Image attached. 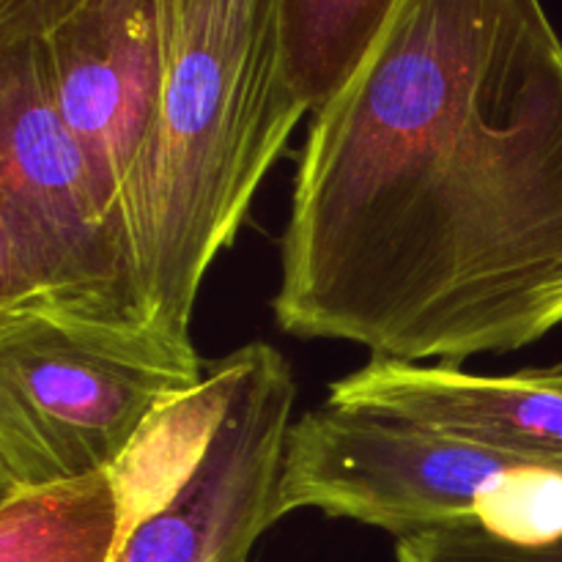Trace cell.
Returning a JSON list of instances; mask_svg holds the SVG:
<instances>
[{"label":"cell","mask_w":562,"mask_h":562,"mask_svg":"<svg viewBox=\"0 0 562 562\" xmlns=\"http://www.w3.org/2000/svg\"><path fill=\"white\" fill-rule=\"evenodd\" d=\"M280 333L464 366L562 327V36L543 0H401L296 157Z\"/></svg>","instance_id":"obj_1"},{"label":"cell","mask_w":562,"mask_h":562,"mask_svg":"<svg viewBox=\"0 0 562 562\" xmlns=\"http://www.w3.org/2000/svg\"><path fill=\"white\" fill-rule=\"evenodd\" d=\"M157 14L162 91L126 223L157 327L192 340L203 280L305 108L283 77L278 0H157Z\"/></svg>","instance_id":"obj_2"},{"label":"cell","mask_w":562,"mask_h":562,"mask_svg":"<svg viewBox=\"0 0 562 562\" xmlns=\"http://www.w3.org/2000/svg\"><path fill=\"white\" fill-rule=\"evenodd\" d=\"M0 316L159 329L135 247L99 209L33 33H0Z\"/></svg>","instance_id":"obj_3"},{"label":"cell","mask_w":562,"mask_h":562,"mask_svg":"<svg viewBox=\"0 0 562 562\" xmlns=\"http://www.w3.org/2000/svg\"><path fill=\"white\" fill-rule=\"evenodd\" d=\"M318 510L395 538L477 530L514 543L562 541V459L456 442L324 404L291 426L280 516Z\"/></svg>","instance_id":"obj_4"},{"label":"cell","mask_w":562,"mask_h":562,"mask_svg":"<svg viewBox=\"0 0 562 562\" xmlns=\"http://www.w3.org/2000/svg\"><path fill=\"white\" fill-rule=\"evenodd\" d=\"M206 368L162 329L0 316V497L115 470Z\"/></svg>","instance_id":"obj_5"},{"label":"cell","mask_w":562,"mask_h":562,"mask_svg":"<svg viewBox=\"0 0 562 562\" xmlns=\"http://www.w3.org/2000/svg\"><path fill=\"white\" fill-rule=\"evenodd\" d=\"M223 395L203 448L168 499L126 532L113 562H250L280 521L296 384L285 357L247 344L220 360Z\"/></svg>","instance_id":"obj_6"},{"label":"cell","mask_w":562,"mask_h":562,"mask_svg":"<svg viewBox=\"0 0 562 562\" xmlns=\"http://www.w3.org/2000/svg\"><path fill=\"white\" fill-rule=\"evenodd\" d=\"M33 36L99 209L132 241L126 192L151 146L162 91L157 0H77Z\"/></svg>","instance_id":"obj_7"},{"label":"cell","mask_w":562,"mask_h":562,"mask_svg":"<svg viewBox=\"0 0 562 562\" xmlns=\"http://www.w3.org/2000/svg\"><path fill=\"white\" fill-rule=\"evenodd\" d=\"M327 406L497 453L562 459V373L552 366L488 376L445 362L371 357L329 384Z\"/></svg>","instance_id":"obj_8"},{"label":"cell","mask_w":562,"mask_h":562,"mask_svg":"<svg viewBox=\"0 0 562 562\" xmlns=\"http://www.w3.org/2000/svg\"><path fill=\"white\" fill-rule=\"evenodd\" d=\"M124 538L115 470L0 497V562H113Z\"/></svg>","instance_id":"obj_9"},{"label":"cell","mask_w":562,"mask_h":562,"mask_svg":"<svg viewBox=\"0 0 562 562\" xmlns=\"http://www.w3.org/2000/svg\"><path fill=\"white\" fill-rule=\"evenodd\" d=\"M401 0H278L283 77L305 113L344 91Z\"/></svg>","instance_id":"obj_10"},{"label":"cell","mask_w":562,"mask_h":562,"mask_svg":"<svg viewBox=\"0 0 562 562\" xmlns=\"http://www.w3.org/2000/svg\"><path fill=\"white\" fill-rule=\"evenodd\" d=\"M398 562H562V541L514 543L477 530H426L395 538Z\"/></svg>","instance_id":"obj_11"},{"label":"cell","mask_w":562,"mask_h":562,"mask_svg":"<svg viewBox=\"0 0 562 562\" xmlns=\"http://www.w3.org/2000/svg\"><path fill=\"white\" fill-rule=\"evenodd\" d=\"M77 0H0V33H42Z\"/></svg>","instance_id":"obj_12"},{"label":"cell","mask_w":562,"mask_h":562,"mask_svg":"<svg viewBox=\"0 0 562 562\" xmlns=\"http://www.w3.org/2000/svg\"><path fill=\"white\" fill-rule=\"evenodd\" d=\"M552 368H554V371H560V373H562V360L558 362V366H552Z\"/></svg>","instance_id":"obj_13"}]
</instances>
